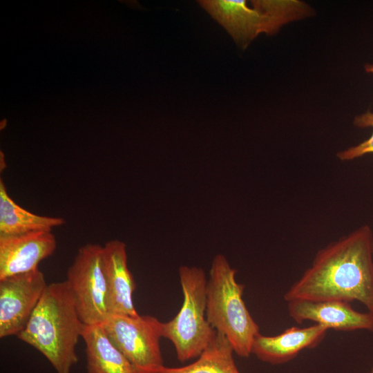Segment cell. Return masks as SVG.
Listing matches in <instances>:
<instances>
[{
  "label": "cell",
  "instance_id": "6da1fadb",
  "mask_svg": "<svg viewBox=\"0 0 373 373\" xmlns=\"http://www.w3.org/2000/svg\"><path fill=\"white\" fill-rule=\"evenodd\" d=\"M284 299L356 300L373 314L372 228L363 224L319 249Z\"/></svg>",
  "mask_w": 373,
  "mask_h": 373
},
{
  "label": "cell",
  "instance_id": "7a4b0ae2",
  "mask_svg": "<svg viewBox=\"0 0 373 373\" xmlns=\"http://www.w3.org/2000/svg\"><path fill=\"white\" fill-rule=\"evenodd\" d=\"M84 326L66 280L55 282L47 285L17 336L42 354L56 373H70L78 361L76 346Z\"/></svg>",
  "mask_w": 373,
  "mask_h": 373
},
{
  "label": "cell",
  "instance_id": "3957f363",
  "mask_svg": "<svg viewBox=\"0 0 373 373\" xmlns=\"http://www.w3.org/2000/svg\"><path fill=\"white\" fill-rule=\"evenodd\" d=\"M236 272L224 255L215 256L207 282L206 316L210 325L227 338L235 354L247 358L260 327L243 300L245 285L236 281Z\"/></svg>",
  "mask_w": 373,
  "mask_h": 373
},
{
  "label": "cell",
  "instance_id": "277c9868",
  "mask_svg": "<svg viewBox=\"0 0 373 373\" xmlns=\"http://www.w3.org/2000/svg\"><path fill=\"white\" fill-rule=\"evenodd\" d=\"M198 3L242 48L259 34L273 35L283 25L311 13L306 3L297 0H202Z\"/></svg>",
  "mask_w": 373,
  "mask_h": 373
},
{
  "label": "cell",
  "instance_id": "5b68a950",
  "mask_svg": "<svg viewBox=\"0 0 373 373\" xmlns=\"http://www.w3.org/2000/svg\"><path fill=\"white\" fill-rule=\"evenodd\" d=\"M183 302L176 316L163 323V338L174 346L180 362L197 358L216 331L206 316L207 278L203 269L182 265L178 270Z\"/></svg>",
  "mask_w": 373,
  "mask_h": 373
},
{
  "label": "cell",
  "instance_id": "8992f818",
  "mask_svg": "<svg viewBox=\"0 0 373 373\" xmlns=\"http://www.w3.org/2000/svg\"><path fill=\"white\" fill-rule=\"evenodd\" d=\"M136 373H157L165 365L160 349L163 322L151 315H109L101 324Z\"/></svg>",
  "mask_w": 373,
  "mask_h": 373
},
{
  "label": "cell",
  "instance_id": "52a82bcc",
  "mask_svg": "<svg viewBox=\"0 0 373 373\" xmlns=\"http://www.w3.org/2000/svg\"><path fill=\"white\" fill-rule=\"evenodd\" d=\"M66 282L83 323H103L109 315L102 246L88 243L81 247L68 269Z\"/></svg>",
  "mask_w": 373,
  "mask_h": 373
},
{
  "label": "cell",
  "instance_id": "ba28073f",
  "mask_svg": "<svg viewBox=\"0 0 373 373\" xmlns=\"http://www.w3.org/2000/svg\"><path fill=\"white\" fill-rule=\"evenodd\" d=\"M47 285L39 269L0 279V338L26 327Z\"/></svg>",
  "mask_w": 373,
  "mask_h": 373
},
{
  "label": "cell",
  "instance_id": "9c48e42d",
  "mask_svg": "<svg viewBox=\"0 0 373 373\" xmlns=\"http://www.w3.org/2000/svg\"><path fill=\"white\" fill-rule=\"evenodd\" d=\"M289 316L298 324L314 321L337 331L366 330L373 333V314L355 310L339 300H295L287 302Z\"/></svg>",
  "mask_w": 373,
  "mask_h": 373
},
{
  "label": "cell",
  "instance_id": "30bf717a",
  "mask_svg": "<svg viewBox=\"0 0 373 373\" xmlns=\"http://www.w3.org/2000/svg\"><path fill=\"white\" fill-rule=\"evenodd\" d=\"M57 247L52 231L0 236V279L38 269Z\"/></svg>",
  "mask_w": 373,
  "mask_h": 373
},
{
  "label": "cell",
  "instance_id": "8fae6325",
  "mask_svg": "<svg viewBox=\"0 0 373 373\" xmlns=\"http://www.w3.org/2000/svg\"><path fill=\"white\" fill-rule=\"evenodd\" d=\"M102 260L108 315L138 316L133 301L136 283L128 267L126 244L119 240L106 242L102 246Z\"/></svg>",
  "mask_w": 373,
  "mask_h": 373
},
{
  "label": "cell",
  "instance_id": "7c38bea8",
  "mask_svg": "<svg viewBox=\"0 0 373 373\" xmlns=\"http://www.w3.org/2000/svg\"><path fill=\"white\" fill-rule=\"evenodd\" d=\"M328 329L315 324L307 327H291L276 336L259 333L254 338L251 354L271 365H280L294 358L302 350L318 346L325 338Z\"/></svg>",
  "mask_w": 373,
  "mask_h": 373
},
{
  "label": "cell",
  "instance_id": "4fadbf2b",
  "mask_svg": "<svg viewBox=\"0 0 373 373\" xmlns=\"http://www.w3.org/2000/svg\"><path fill=\"white\" fill-rule=\"evenodd\" d=\"M82 338L86 346L88 373H136L102 325H85Z\"/></svg>",
  "mask_w": 373,
  "mask_h": 373
},
{
  "label": "cell",
  "instance_id": "5bb4252c",
  "mask_svg": "<svg viewBox=\"0 0 373 373\" xmlns=\"http://www.w3.org/2000/svg\"><path fill=\"white\" fill-rule=\"evenodd\" d=\"M65 223L63 218L41 216L17 204L0 180V236L20 235L36 231H52Z\"/></svg>",
  "mask_w": 373,
  "mask_h": 373
},
{
  "label": "cell",
  "instance_id": "9a60e30c",
  "mask_svg": "<svg viewBox=\"0 0 373 373\" xmlns=\"http://www.w3.org/2000/svg\"><path fill=\"white\" fill-rule=\"evenodd\" d=\"M234 353L227 338L216 332L211 343L193 363L175 367L164 366L157 373H241L236 365Z\"/></svg>",
  "mask_w": 373,
  "mask_h": 373
},
{
  "label": "cell",
  "instance_id": "2e32d148",
  "mask_svg": "<svg viewBox=\"0 0 373 373\" xmlns=\"http://www.w3.org/2000/svg\"><path fill=\"white\" fill-rule=\"evenodd\" d=\"M353 123L358 128L372 127V133L366 140L337 153V157L341 161H350L373 153V112L367 111L356 116Z\"/></svg>",
  "mask_w": 373,
  "mask_h": 373
},
{
  "label": "cell",
  "instance_id": "e0dca14e",
  "mask_svg": "<svg viewBox=\"0 0 373 373\" xmlns=\"http://www.w3.org/2000/svg\"><path fill=\"white\" fill-rule=\"evenodd\" d=\"M364 68L367 73L373 74V64H367L365 65Z\"/></svg>",
  "mask_w": 373,
  "mask_h": 373
},
{
  "label": "cell",
  "instance_id": "ac0fdd59",
  "mask_svg": "<svg viewBox=\"0 0 373 373\" xmlns=\"http://www.w3.org/2000/svg\"><path fill=\"white\" fill-rule=\"evenodd\" d=\"M370 373H373V367H372V369L371 370Z\"/></svg>",
  "mask_w": 373,
  "mask_h": 373
}]
</instances>
